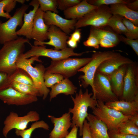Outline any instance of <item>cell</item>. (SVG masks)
Returning <instances> with one entry per match:
<instances>
[{
	"label": "cell",
	"instance_id": "obj_1",
	"mask_svg": "<svg viewBox=\"0 0 138 138\" xmlns=\"http://www.w3.org/2000/svg\"><path fill=\"white\" fill-rule=\"evenodd\" d=\"M29 39L23 37L4 44L0 49V71L10 75L17 68L16 62L18 56L24 53L26 43Z\"/></svg>",
	"mask_w": 138,
	"mask_h": 138
},
{
	"label": "cell",
	"instance_id": "obj_2",
	"mask_svg": "<svg viewBox=\"0 0 138 138\" xmlns=\"http://www.w3.org/2000/svg\"><path fill=\"white\" fill-rule=\"evenodd\" d=\"M92 95V93H89L87 89L83 93L81 88L78 93L76 94L75 98L71 96L74 105L73 108H70L68 109V112L73 114L71 127L75 125L79 127L80 136L82 135L84 122L88 115V108L89 107L92 109L96 107L97 104V100L91 97Z\"/></svg>",
	"mask_w": 138,
	"mask_h": 138
},
{
	"label": "cell",
	"instance_id": "obj_3",
	"mask_svg": "<svg viewBox=\"0 0 138 138\" xmlns=\"http://www.w3.org/2000/svg\"><path fill=\"white\" fill-rule=\"evenodd\" d=\"M39 57L34 56L30 59H26L22 53L18 57L16 64L17 68L24 70L29 74L33 80L34 86L39 90L43 99L45 100L50 92L44 85V75L46 68L41 64H37L34 67L32 65L34 61L42 62Z\"/></svg>",
	"mask_w": 138,
	"mask_h": 138
},
{
	"label": "cell",
	"instance_id": "obj_4",
	"mask_svg": "<svg viewBox=\"0 0 138 138\" xmlns=\"http://www.w3.org/2000/svg\"><path fill=\"white\" fill-rule=\"evenodd\" d=\"M119 53L114 51H93L91 61L80 68L78 72H82L84 75H80L78 79L81 82L80 85L85 88L90 85L93 92L92 98L95 99V91L93 85L95 74L100 64L105 60L113 57Z\"/></svg>",
	"mask_w": 138,
	"mask_h": 138
},
{
	"label": "cell",
	"instance_id": "obj_5",
	"mask_svg": "<svg viewBox=\"0 0 138 138\" xmlns=\"http://www.w3.org/2000/svg\"><path fill=\"white\" fill-rule=\"evenodd\" d=\"M91 57L67 58L57 60H52L50 65L46 68L45 73L58 74L64 78L75 75L78 70L91 60Z\"/></svg>",
	"mask_w": 138,
	"mask_h": 138
},
{
	"label": "cell",
	"instance_id": "obj_6",
	"mask_svg": "<svg viewBox=\"0 0 138 138\" xmlns=\"http://www.w3.org/2000/svg\"><path fill=\"white\" fill-rule=\"evenodd\" d=\"M97 101L96 106L92 109L93 115L106 124L108 131L118 132L120 125L128 119L130 116H125L121 112L108 107L102 101Z\"/></svg>",
	"mask_w": 138,
	"mask_h": 138
},
{
	"label": "cell",
	"instance_id": "obj_7",
	"mask_svg": "<svg viewBox=\"0 0 138 138\" xmlns=\"http://www.w3.org/2000/svg\"><path fill=\"white\" fill-rule=\"evenodd\" d=\"M29 6L24 4L16 10L14 15L7 21L2 22L0 20V44L15 40L18 37L16 34V29L22 26L24 13Z\"/></svg>",
	"mask_w": 138,
	"mask_h": 138
},
{
	"label": "cell",
	"instance_id": "obj_8",
	"mask_svg": "<svg viewBox=\"0 0 138 138\" xmlns=\"http://www.w3.org/2000/svg\"><path fill=\"white\" fill-rule=\"evenodd\" d=\"M112 15L109 7L106 5L98 6L77 20L75 29L88 26L97 27L106 26Z\"/></svg>",
	"mask_w": 138,
	"mask_h": 138
},
{
	"label": "cell",
	"instance_id": "obj_9",
	"mask_svg": "<svg viewBox=\"0 0 138 138\" xmlns=\"http://www.w3.org/2000/svg\"><path fill=\"white\" fill-rule=\"evenodd\" d=\"M131 102L138 101V66L133 61L128 65L124 78L122 95L119 99Z\"/></svg>",
	"mask_w": 138,
	"mask_h": 138
},
{
	"label": "cell",
	"instance_id": "obj_10",
	"mask_svg": "<svg viewBox=\"0 0 138 138\" xmlns=\"http://www.w3.org/2000/svg\"><path fill=\"white\" fill-rule=\"evenodd\" d=\"M40 119V115L36 111H30L22 116H19L16 112H10L4 122L3 134L5 137H7L8 134L11 130H24L27 128L29 123L39 121Z\"/></svg>",
	"mask_w": 138,
	"mask_h": 138
},
{
	"label": "cell",
	"instance_id": "obj_11",
	"mask_svg": "<svg viewBox=\"0 0 138 138\" xmlns=\"http://www.w3.org/2000/svg\"><path fill=\"white\" fill-rule=\"evenodd\" d=\"M31 49L24 53L26 59L34 56H43L49 57L52 60H57L69 57L71 56H80L89 52L80 53L74 52V49L67 47L59 50L46 48L45 45H35L31 44Z\"/></svg>",
	"mask_w": 138,
	"mask_h": 138
},
{
	"label": "cell",
	"instance_id": "obj_12",
	"mask_svg": "<svg viewBox=\"0 0 138 138\" xmlns=\"http://www.w3.org/2000/svg\"><path fill=\"white\" fill-rule=\"evenodd\" d=\"M93 85L95 91V99L105 103L119 100L112 92L109 77L107 75L96 71Z\"/></svg>",
	"mask_w": 138,
	"mask_h": 138
},
{
	"label": "cell",
	"instance_id": "obj_13",
	"mask_svg": "<svg viewBox=\"0 0 138 138\" xmlns=\"http://www.w3.org/2000/svg\"><path fill=\"white\" fill-rule=\"evenodd\" d=\"M0 99L8 105H25L37 101L36 96L22 93L10 87L0 91Z\"/></svg>",
	"mask_w": 138,
	"mask_h": 138
},
{
	"label": "cell",
	"instance_id": "obj_14",
	"mask_svg": "<svg viewBox=\"0 0 138 138\" xmlns=\"http://www.w3.org/2000/svg\"><path fill=\"white\" fill-rule=\"evenodd\" d=\"M48 39L47 42H39L35 41V45H43L44 44L51 45L54 47V49L59 50L67 48L66 42L68 37L67 34L60 28L53 25L49 26L48 33Z\"/></svg>",
	"mask_w": 138,
	"mask_h": 138
},
{
	"label": "cell",
	"instance_id": "obj_15",
	"mask_svg": "<svg viewBox=\"0 0 138 138\" xmlns=\"http://www.w3.org/2000/svg\"><path fill=\"white\" fill-rule=\"evenodd\" d=\"M43 18L45 23L48 26H54L67 34H69L75 29L77 19L64 18L57 14L50 11L44 12Z\"/></svg>",
	"mask_w": 138,
	"mask_h": 138
},
{
	"label": "cell",
	"instance_id": "obj_16",
	"mask_svg": "<svg viewBox=\"0 0 138 138\" xmlns=\"http://www.w3.org/2000/svg\"><path fill=\"white\" fill-rule=\"evenodd\" d=\"M54 127L49 134L50 138H65L68 135V130L71 127L72 123L70 113H66L59 118L48 115Z\"/></svg>",
	"mask_w": 138,
	"mask_h": 138
},
{
	"label": "cell",
	"instance_id": "obj_17",
	"mask_svg": "<svg viewBox=\"0 0 138 138\" xmlns=\"http://www.w3.org/2000/svg\"><path fill=\"white\" fill-rule=\"evenodd\" d=\"M133 62L129 58L118 53L115 56L101 62L96 71L108 76L122 65L130 64Z\"/></svg>",
	"mask_w": 138,
	"mask_h": 138
},
{
	"label": "cell",
	"instance_id": "obj_18",
	"mask_svg": "<svg viewBox=\"0 0 138 138\" xmlns=\"http://www.w3.org/2000/svg\"><path fill=\"white\" fill-rule=\"evenodd\" d=\"M44 13L40 8H39L35 13L34 18L31 38L39 42H44L48 39L49 26L44 22L43 18Z\"/></svg>",
	"mask_w": 138,
	"mask_h": 138
},
{
	"label": "cell",
	"instance_id": "obj_19",
	"mask_svg": "<svg viewBox=\"0 0 138 138\" xmlns=\"http://www.w3.org/2000/svg\"><path fill=\"white\" fill-rule=\"evenodd\" d=\"M29 5L33 6V8L30 10L29 13H24V22L20 29L16 31V34L18 36H23L30 40L31 39V35L34 15L40 5L38 0L32 1Z\"/></svg>",
	"mask_w": 138,
	"mask_h": 138
},
{
	"label": "cell",
	"instance_id": "obj_20",
	"mask_svg": "<svg viewBox=\"0 0 138 138\" xmlns=\"http://www.w3.org/2000/svg\"><path fill=\"white\" fill-rule=\"evenodd\" d=\"M128 64L122 65L118 70L108 76L112 91L118 98L119 99L123 94L124 78Z\"/></svg>",
	"mask_w": 138,
	"mask_h": 138
},
{
	"label": "cell",
	"instance_id": "obj_21",
	"mask_svg": "<svg viewBox=\"0 0 138 138\" xmlns=\"http://www.w3.org/2000/svg\"><path fill=\"white\" fill-rule=\"evenodd\" d=\"M97 7L89 4L86 0H83L63 11L64 14L65 19L77 20Z\"/></svg>",
	"mask_w": 138,
	"mask_h": 138
},
{
	"label": "cell",
	"instance_id": "obj_22",
	"mask_svg": "<svg viewBox=\"0 0 138 138\" xmlns=\"http://www.w3.org/2000/svg\"><path fill=\"white\" fill-rule=\"evenodd\" d=\"M86 118L92 138H110L107 127L104 123L90 113L88 114Z\"/></svg>",
	"mask_w": 138,
	"mask_h": 138
},
{
	"label": "cell",
	"instance_id": "obj_23",
	"mask_svg": "<svg viewBox=\"0 0 138 138\" xmlns=\"http://www.w3.org/2000/svg\"><path fill=\"white\" fill-rule=\"evenodd\" d=\"M108 107L114 109L127 116H131L138 113V101L131 102L119 100L105 103Z\"/></svg>",
	"mask_w": 138,
	"mask_h": 138
},
{
	"label": "cell",
	"instance_id": "obj_24",
	"mask_svg": "<svg viewBox=\"0 0 138 138\" xmlns=\"http://www.w3.org/2000/svg\"><path fill=\"white\" fill-rule=\"evenodd\" d=\"M51 88V89L49 93L50 101L60 94H63L66 95H73L76 93L77 89L68 78L63 79Z\"/></svg>",
	"mask_w": 138,
	"mask_h": 138
},
{
	"label": "cell",
	"instance_id": "obj_25",
	"mask_svg": "<svg viewBox=\"0 0 138 138\" xmlns=\"http://www.w3.org/2000/svg\"><path fill=\"white\" fill-rule=\"evenodd\" d=\"M112 15H118L130 21L136 26H138V12L131 10L122 4L110 5L109 7Z\"/></svg>",
	"mask_w": 138,
	"mask_h": 138
},
{
	"label": "cell",
	"instance_id": "obj_26",
	"mask_svg": "<svg viewBox=\"0 0 138 138\" xmlns=\"http://www.w3.org/2000/svg\"><path fill=\"white\" fill-rule=\"evenodd\" d=\"M104 27H97L91 26L90 33L95 36L99 40L102 39H107L116 46L120 41L119 35L113 30L105 28Z\"/></svg>",
	"mask_w": 138,
	"mask_h": 138
},
{
	"label": "cell",
	"instance_id": "obj_27",
	"mask_svg": "<svg viewBox=\"0 0 138 138\" xmlns=\"http://www.w3.org/2000/svg\"><path fill=\"white\" fill-rule=\"evenodd\" d=\"M123 17L118 15H112L108 22L107 26L111 28L117 34H124L127 37L128 32L122 22Z\"/></svg>",
	"mask_w": 138,
	"mask_h": 138
},
{
	"label": "cell",
	"instance_id": "obj_28",
	"mask_svg": "<svg viewBox=\"0 0 138 138\" xmlns=\"http://www.w3.org/2000/svg\"><path fill=\"white\" fill-rule=\"evenodd\" d=\"M42 128L48 130L49 126L48 124L43 120L38 121L34 122L30 128L24 130L15 129V133L18 136H20L22 138H30L33 131L36 129Z\"/></svg>",
	"mask_w": 138,
	"mask_h": 138
},
{
	"label": "cell",
	"instance_id": "obj_29",
	"mask_svg": "<svg viewBox=\"0 0 138 138\" xmlns=\"http://www.w3.org/2000/svg\"><path fill=\"white\" fill-rule=\"evenodd\" d=\"M11 87L25 94L37 97L42 96L39 90L33 86L17 82L13 83Z\"/></svg>",
	"mask_w": 138,
	"mask_h": 138
},
{
	"label": "cell",
	"instance_id": "obj_30",
	"mask_svg": "<svg viewBox=\"0 0 138 138\" xmlns=\"http://www.w3.org/2000/svg\"><path fill=\"white\" fill-rule=\"evenodd\" d=\"M16 0H1L0 1V17L7 19L10 18L12 16L9 14L15 7Z\"/></svg>",
	"mask_w": 138,
	"mask_h": 138
},
{
	"label": "cell",
	"instance_id": "obj_31",
	"mask_svg": "<svg viewBox=\"0 0 138 138\" xmlns=\"http://www.w3.org/2000/svg\"><path fill=\"white\" fill-rule=\"evenodd\" d=\"M118 130L120 132L138 136V126L129 119L120 125Z\"/></svg>",
	"mask_w": 138,
	"mask_h": 138
},
{
	"label": "cell",
	"instance_id": "obj_32",
	"mask_svg": "<svg viewBox=\"0 0 138 138\" xmlns=\"http://www.w3.org/2000/svg\"><path fill=\"white\" fill-rule=\"evenodd\" d=\"M40 8L44 12L50 11L57 14L58 4L57 0H38Z\"/></svg>",
	"mask_w": 138,
	"mask_h": 138
},
{
	"label": "cell",
	"instance_id": "obj_33",
	"mask_svg": "<svg viewBox=\"0 0 138 138\" xmlns=\"http://www.w3.org/2000/svg\"><path fill=\"white\" fill-rule=\"evenodd\" d=\"M122 22L126 27L128 32L126 38L133 39L138 38V27L136 26L129 20L123 17Z\"/></svg>",
	"mask_w": 138,
	"mask_h": 138
},
{
	"label": "cell",
	"instance_id": "obj_34",
	"mask_svg": "<svg viewBox=\"0 0 138 138\" xmlns=\"http://www.w3.org/2000/svg\"><path fill=\"white\" fill-rule=\"evenodd\" d=\"M64 79L63 76L58 74L45 73L44 75V85L47 88H51L54 85Z\"/></svg>",
	"mask_w": 138,
	"mask_h": 138
},
{
	"label": "cell",
	"instance_id": "obj_35",
	"mask_svg": "<svg viewBox=\"0 0 138 138\" xmlns=\"http://www.w3.org/2000/svg\"><path fill=\"white\" fill-rule=\"evenodd\" d=\"M87 1L89 4L98 6L101 5H110L117 4L126 5L130 2L129 1L123 0H89Z\"/></svg>",
	"mask_w": 138,
	"mask_h": 138
},
{
	"label": "cell",
	"instance_id": "obj_36",
	"mask_svg": "<svg viewBox=\"0 0 138 138\" xmlns=\"http://www.w3.org/2000/svg\"><path fill=\"white\" fill-rule=\"evenodd\" d=\"M80 0H57L58 9L63 11L79 3Z\"/></svg>",
	"mask_w": 138,
	"mask_h": 138
},
{
	"label": "cell",
	"instance_id": "obj_37",
	"mask_svg": "<svg viewBox=\"0 0 138 138\" xmlns=\"http://www.w3.org/2000/svg\"><path fill=\"white\" fill-rule=\"evenodd\" d=\"M119 37L120 41L130 46L138 56V39H131L125 37L121 35H119Z\"/></svg>",
	"mask_w": 138,
	"mask_h": 138
},
{
	"label": "cell",
	"instance_id": "obj_38",
	"mask_svg": "<svg viewBox=\"0 0 138 138\" xmlns=\"http://www.w3.org/2000/svg\"><path fill=\"white\" fill-rule=\"evenodd\" d=\"M83 44L85 46L93 47L95 49H98L99 47L98 39L90 33L87 40L83 42Z\"/></svg>",
	"mask_w": 138,
	"mask_h": 138
},
{
	"label": "cell",
	"instance_id": "obj_39",
	"mask_svg": "<svg viewBox=\"0 0 138 138\" xmlns=\"http://www.w3.org/2000/svg\"><path fill=\"white\" fill-rule=\"evenodd\" d=\"M110 138H138V136L119 132L108 131Z\"/></svg>",
	"mask_w": 138,
	"mask_h": 138
},
{
	"label": "cell",
	"instance_id": "obj_40",
	"mask_svg": "<svg viewBox=\"0 0 138 138\" xmlns=\"http://www.w3.org/2000/svg\"><path fill=\"white\" fill-rule=\"evenodd\" d=\"M8 76L7 73L0 71V91L9 87L8 84Z\"/></svg>",
	"mask_w": 138,
	"mask_h": 138
},
{
	"label": "cell",
	"instance_id": "obj_41",
	"mask_svg": "<svg viewBox=\"0 0 138 138\" xmlns=\"http://www.w3.org/2000/svg\"><path fill=\"white\" fill-rule=\"evenodd\" d=\"M82 138H92L89 128V124L87 120L83 123V128Z\"/></svg>",
	"mask_w": 138,
	"mask_h": 138
},
{
	"label": "cell",
	"instance_id": "obj_42",
	"mask_svg": "<svg viewBox=\"0 0 138 138\" xmlns=\"http://www.w3.org/2000/svg\"><path fill=\"white\" fill-rule=\"evenodd\" d=\"M81 34V29L79 28L75 29V30L70 34V36L69 37L78 43L80 42Z\"/></svg>",
	"mask_w": 138,
	"mask_h": 138
},
{
	"label": "cell",
	"instance_id": "obj_43",
	"mask_svg": "<svg viewBox=\"0 0 138 138\" xmlns=\"http://www.w3.org/2000/svg\"><path fill=\"white\" fill-rule=\"evenodd\" d=\"M99 45L105 48H109L115 47V45L110 41L105 39L99 40Z\"/></svg>",
	"mask_w": 138,
	"mask_h": 138
},
{
	"label": "cell",
	"instance_id": "obj_44",
	"mask_svg": "<svg viewBox=\"0 0 138 138\" xmlns=\"http://www.w3.org/2000/svg\"><path fill=\"white\" fill-rule=\"evenodd\" d=\"M72 128L70 132L65 138H77L78 127L75 125Z\"/></svg>",
	"mask_w": 138,
	"mask_h": 138
},
{
	"label": "cell",
	"instance_id": "obj_45",
	"mask_svg": "<svg viewBox=\"0 0 138 138\" xmlns=\"http://www.w3.org/2000/svg\"><path fill=\"white\" fill-rule=\"evenodd\" d=\"M129 8L134 11H137L138 10V0H136L132 2H129L125 5Z\"/></svg>",
	"mask_w": 138,
	"mask_h": 138
},
{
	"label": "cell",
	"instance_id": "obj_46",
	"mask_svg": "<svg viewBox=\"0 0 138 138\" xmlns=\"http://www.w3.org/2000/svg\"><path fill=\"white\" fill-rule=\"evenodd\" d=\"M66 44L70 48L74 49L77 47L78 42L68 37Z\"/></svg>",
	"mask_w": 138,
	"mask_h": 138
},
{
	"label": "cell",
	"instance_id": "obj_47",
	"mask_svg": "<svg viewBox=\"0 0 138 138\" xmlns=\"http://www.w3.org/2000/svg\"><path fill=\"white\" fill-rule=\"evenodd\" d=\"M128 119L138 126V113L130 116Z\"/></svg>",
	"mask_w": 138,
	"mask_h": 138
},
{
	"label": "cell",
	"instance_id": "obj_48",
	"mask_svg": "<svg viewBox=\"0 0 138 138\" xmlns=\"http://www.w3.org/2000/svg\"><path fill=\"white\" fill-rule=\"evenodd\" d=\"M17 2L20 3H21L23 5L24 4V3L25 1V0H17Z\"/></svg>",
	"mask_w": 138,
	"mask_h": 138
},
{
	"label": "cell",
	"instance_id": "obj_49",
	"mask_svg": "<svg viewBox=\"0 0 138 138\" xmlns=\"http://www.w3.org/2000/svg\"><path fill=\"white\" fill-rule=\"evenodd\" d=\"M1 0H0V1H1Z\"/></svg>",
	"mask_w": 138,
	"mask_h": 138
}]
</instances>
